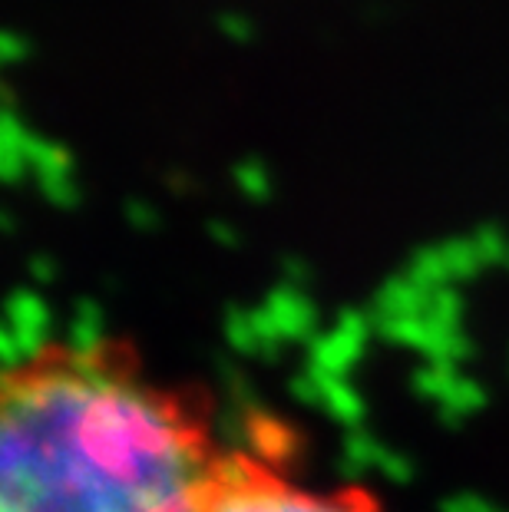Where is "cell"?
Returning <instances> with one entry per match:
<instances>
[{"label": "cell", "instance_id": "6da1fadb", "mask_svg": "<svg viewBox=\"0 0 509 512\" xmlns=\"http://www.w3.org/2000/svg\"><path fill=\"white\" fill-rule=\"evenodd\" d=\"M212 413L123 341L0 364V512H199Z\"/></svg>", "mask_w": 509, "mask_h": 512}, {"label": "cell", "instance_id": "7a4b0ae2", "mask_svg": "<svg viewBox=\"0 0 509 512\" xmlns=\"http://www.w3.org/2000/svg\"><path fill=\"white\" fill-rule=\"evenodd\" d=\"M199 512H384V503L361 483H308L285 456L238 446L219 453Z\"/></svg>", "mask_w": 509, "mask_h": 512}]
</instances>
